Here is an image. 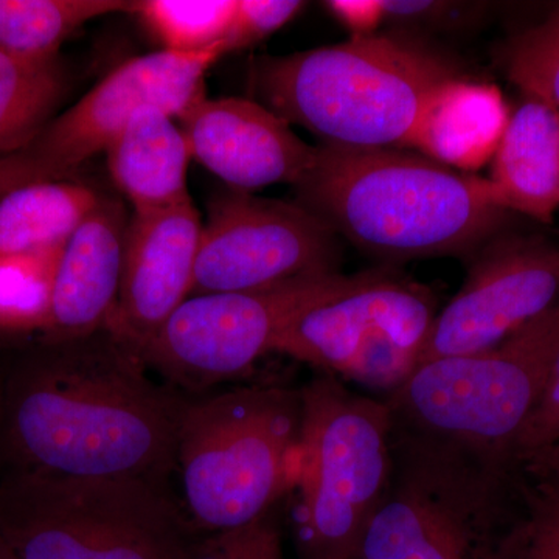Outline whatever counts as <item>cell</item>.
Wrapping results in <instances>:
<instances>
[{
  "instance_id": "cell-26",
  "label": "cell",
  "mask_w": 559,
  "mask_h": 559,
  "mask_svg": "<svg viewBox=\"0 0 559 559\" xmlns=\"http://www.w3.org/2000/svg\"><path fill=\"white\" fill-rule=\"evenodd\" d=\"M511 81L527 94L559 110V16L521 35L510 46Z\"/></svg>"
},
{
  "instance_id": "cell-15",
  "label": "cell",
  "mask_w": 559,
  "mask_h": 559,
  "mask_svg": "<svg viewBox=\"0 0 559 559\" xmlns=\"http://www.w3.org/2000/svg\"><path fill=\"white\" fill-rule=\"evenodd\" d=\"M176 120L191 157L229 189L296 186L314 159L316 146L290 130L288 121L246 98L202 95Z\"/></svg>"
},
{
  "instance_id": "cell-12",
  "label": "cell",
  "mask_w": 559,
  "mask_h": 559,
  "mask_svg": "<svg viewBox=\"0 0 559 559\" xmlns=\"http://www.w3.org/2000/svg\"><path fill=\"white\" fill-rule=\"evenodd\" d=\"M223 57V47H215L197 55L159 50L123 62L55 117L31 145L9 154L22 182L68 179L84 162L106 153L140 109H162L178 119L205 95V73Z\"/></svg>"
},
{
  "instance_id": "cell-31",
  "label": "cell",
  "mask_w": 559,
  "mask_h": 559,
  "mask_svg": "<svg viewBox=\"0 0 559 559\" xmlns=\"http://www.w3.org/2000/svg\"><path fill=\"white\" fill-rule=\"evenodd\" d=\"M384 21L395 24H423L443 20L444 14L452 10L447 2H403V0H382Z\"/></svg>"
},
{
  "instance_id": "cell-34",
  "label": "cell",
  "mask_w": 559,
  "mask_h": 559,
  "mask_svg": "<svg viewBox=\"0 0 559 559\" xmlns=\"http://www.w3.org/2000/svg\"><path fill=\"white\" fill-rule=\"evenodd\" d=\"M0 559H16L13 557V554L7 549V546L2 540H0Z\"/></svg>"
},
{
  "instance_id": "cell-27",
  "label": "cell",
  "mask_w": 559,
  "mask_h": 559,
  "mask_svg": "<svg viewBox=\"0 0 559 559\" xmlns=\"http://www.w3.org/2000/svg\"><path fill=\"white\" fill-rule=\"evenodd\" d=\"M183 559H285L272 513L245 527L201 535Z\"/></svg>"
},
{
  "instance_id": "cell-23",
  "label": "cell",
  "mask_w": 559,
  "mask_h": 559,
  "mask_svg": "<svg viewBox=\"0 0 559 559\" xmlns=\"http://www.w3.org/2000/svg\"><path fill=\"white\" fill-rule=\"evenodd\" d=\"M235 11L237 0H138L132 13L162 50L197 55L223 47Z\"/></svg>"
},
{
  "instance_id": "cell-16",
  "label": "cell",
  "mask_w": 559,
  "mask_h": 559,
  "mask_svg": "<svg viewBox=\"0 0 559 559\" xmlns=\"http://www.w3.org/2000/svg\"><path fill=\"white\" fill-rule=\"evenodd\" d=\"M128 224L123 205L102 197L66 242L44 340H73L105 329L119 297Z\"/></svg>"
},
{
  "instance_id": "cell-13",
  "label": "cell",
  "mask_w": 559,
  "mask_h": 559,
  "mask_svg": "<svg viewBox=\"0 0 559 559\" xmlns=\"http://www.w3.org/2000/svg\"><path fill=\"white\" fill-rule=\"evenodd\" d=\"M559 300V246L543 238H491L437 314L419 364L473 355L509 340Z\"/></svg>"
},
{
  "instance_id": "cell-28",
  "label": "cell",
  "mask_w": 559,
  "mask_h": 559,
  "mask_svg": "<svg viewBox=\"0 0 559 559\" xmlns=\"http://www.w3.org/2000/svg\"><path fill=\"white\" fill-rule=\"evenodd\" d=\"M299 0H237L234 21L224 38V55L259 44L288 24L304 7Z\"/></svg>"
},
{
  "instance_id": "cell-5",
  "label": "cell",
  "mask_w": 559,
  "mask_h": 559,
  "mask_svg": "<svg viewBox=\"0 0 559 559\" xmlns=\"http://www.w3.org/2000/svg\"><path fill=\"white\" fill-rule=\"evenodd\" d=\"M300 389L242 385L189 395L176 441L183 511L200 535L245 527L296 491Z\"/></svg>"
},
{
  "instance_id": "cell-33",
  "label": "cell",
  "mask_w": 559,
  "mask_h": 559,
  "mask_svg": "<svg viewBox=\"0 0 559 559\" xmlns=\"http://www.w3.org/2000/svg\"><path fill=\"white\" fill-rule=\"evenodd\" d=\"M14 189H17V183L14 180L13 173H11L5 157H0V198L5 197Z\"/></svg>"
},
{
  "instance_id": "cell-3",
  "label": "cell",
  "mask_w": 559,
  "mask_h": 559,
  "mask_svg": "<svg viewBox=\"0 0 559 559\" xmlns=\"http://www.w3.org/2000/svg\"><path fill=\"white\" fill-rule=\"evenodd\" d=\"M559 352V300L496 347L419 364L389 393L390 443L516 469Z\"/></svg>"
},
{
  "instance_id": "cell-22",
  "label": "cell",
  "mask_w": 559,
  "mask_h": 559,
  "mask_svg": "<svg viewBox=\"0 0 559 559\" xmlns=\"http://www.w3.org/2000/svg\"><path fill=\"white\" fill-rule=\"evenodd\" d=\"M128 0H0V50L33 60L60 57L86 22L134 10Z\"/></svg>"
},
{
  "instance_id": "cell-11",
  "label": "cell",
  "mask_w": 559,
  "mask_h": 559,
  "mask_svg": "<svg viewBox=\"0 0 559 559\" xmlns=\"http://www.w3.org/2000/svg\"><path fill=\"white\" fill-rule=\"evenodd\" d=\"M340 260L336 231L299 202L229 189L213 197L202 223L191 296L329 274L337 272Z\"/></svg>"
},
{
  "instance_id": "cell-18",
  "label": "cell",
  "mask_w": 559,
  "mask_h": 559,
  "mask_svg": "<svg viewBox=\"0 0 559 559\" xmlns=\"http://www.w3.org/2000/svg\"><path fill=\"white\" fill-rule=\"evenodd\" d=\"M175 117L143 108L106 150L114 183L134 212H154L190 200L187 175L191 157Z\"/></svg>"
},
{
  "instance_id": "cell-7",
  "label": "cell",
  "mask_w": 559,
  "mask_h": 559,
  "mask_svg": "<svg viewBox=\"0 0 559 559\" xmlns=\"http://www.w3.org/2000/svg\"><path fill=\"white\" fill-rule=\"evenodd\" d=\"M300 395L297 549L301 559H356L392 481L388 404L325 373L301 385Z\"/></svg>"
},
{
  "instance_id": "cell-10",
  "label": "cell",
  "mask_w": 559,
  "mask_h": 559,
  "mask_svg": "<svg viewBox=\"0 0 559 559\" xmlns=\"http://www.w3.org/2000/svg\"><path fill=\"white\" fill-rule=\"evenodd\" d=\"M437 314L426 286L369 271L355 288L290 320L274 352L392 393L417 369Z\"/></svg>"
},
{
  "instance_id": "cell-14",
  "label": "cell",
  "mask_w": 559,
  "mask_h": 559,
  "mask_svg": "<svg viewBox=\"0 0 559 559\" xmlns=\"http://www.w3.org/2000/svg\"><path fill=\"white\" fill-rule=\"evenodd\" d=\"M202 234L190 200L154 212H134L124 241L119 297L106 323L138 349L191 296Z\"/></svg>"
},
{
  "instance_id": "cell-24",
  "label": "cell",
  "mask_w": 559,
  "mask_h": 559,
  "mask_svg": "<svg viewBox=\"0 0 559 559\" xmlns=\"http://www.w3.org/2000/svg\"><path fill=\"white\" fill-rule=\"evenodd\" d=\"M61 250L0 257V334L46 333Z\"/></svg>"
},
{
  "instance_id": "cell-8",
  "label": "cell",
  "mask_w": 559,
  "mask_h": 559,
  "mask_svg": "<svg viewBox=\"0 0 559 559\" xmlns=\"http://www.w3.org/2000/svg\"><path fill=\"white\" fill-rule=\"evenodd\" d=\"M392 459L388 495L356 559H506L525 511L520 468L396 444Z\"/></svg>"
},
{
  "instance_id": "cell-2",
  "label": "cell",
  "mask_w": 559,
  "mask_h": 559,
  "mask_svg": "<svg viewBox=\"0 0 559 559\" xmlns=\"http://www.w3.org/2000/svg\"><path fill=\"white\" fill-rule=\"evenodd\" d=\"M294 189L337 237L384 261L474 253L509 213L489 179L392 148L322 143Z\"/></svg>"
},
{
  "instance_id": "cell-6",
  "label": "cell",
  "mask_w": 559,
  "mask_h": 559,
  "mask_svg": "<svg viewBox=\"0 0 559 559\" xmlns=\"http://www.w3.org/2000/svg\"><path fill=\"white\" fill-rule=\"evenodd\" d=\"M200 536L167 485L0 469V540L16 559H183Z\"/></svg>"
},
{
  "instance_id": "cell-19",
  "label": "cell",
  "mask_w": 559,
  "mask_h": 559,
  "mask_svg": "<svg viewBox=\"0 0 559 559\" xmlns=\"http://www.w3.org/2000/svg\"><path fill=\"white\" fill-rule=\"evenodd\" d=\"M509 121L498 87L459 76L433 92L411 148L444 167L479 170L495 157Z\"/></svg>"
},
{
  "instance_id": "cell-29",
  "label": "cell",
  "mask_w": 559,
  "mask_h": 559,
  "mask_svg": "<svg viewBox=\"0 0 559 559\" xmlns=\"http://www.w3.org/2000/svg\"><path fill=\"white\" fill-rule=\"evenodd\" d=\"M559 440V352L551 366L543 395L530 415L514 448L518 465L536 452L546 450Z\"/></svg>"
},
{
  "instance_id": "cell-9",
  "label": "cell",
  "mask_w": 559,
  "mask_h": 559,
  "mask_svg": "<svg viewBox=\"0 0 559 559\" xmlns=\"http://www.w3.org/2000/svg\"><path fill=\"white\" fill-rule=\"evenodd\" d=\"M367 272L311 274L240 293L190 296L138 349L151 371L187 395L240 377L301 311L358 286Z\"/></svg>"
},
{
  "instance_id": "cell-20",
  "label": "cell",
  "mask_w": 559,
  "mask_h": 559,
  "mask_svg": "<svg viewBox=\"0 0 559 559\" xmlns=\"http://www.w3.org/2000/svg\"><path fill=\"white\" fill-rule=\"evenodd\" d=\"M100 198L91 187L66 179L10 191L0 198V257L58 252Z\"/></svg>"
},
{
  "instance_id": "cell-1",
  "label": "cell",
  "mask_w": 559,
  "mask_h": 559,
  "mask_svg": "<svg viewBox=\"0 0 559 559\" xmlns=\"http://www.w3.org/2000/svg\"><path fill=\"white\" fill-rule=\"evenodd\" d=\"M103 329L44 340L0 370V469L170 487L189 395Z\"/></svg>"
},
{
  "instance_id": "cell-4",
  "label": "cell",
  "mask_w": 559,
  "mask_h": 559,
  "mask_svg": "<svg viewBox=\"0 0 559 559\" xmlns=\"http://www.w3.org/2000/svg\"><path fill=\"white\" fill-rule=\"evenodd\" d=\"M459 79L447 58L399 36L371 35L261 62L266 108L323 145L411 148L423 110Z\"/></svg>"
},
{
  "instance_id": "cell-30",
  "label": "cell",
  "mask_w": 559,
  "mask_h": 559,
  "mask_svg": "<svg viewBox=\"0 0 559 559\" xmlns=\"http://www.w3.org/2000/svg\"><path fill=\"white\" fill-rule=\"evenodd\" d=\"M325 7L352 32V38L374 35L384 21L382 0H331Z\"/></svg>"
},
{
  "instance_id": "cell-32",
  "label": "cell",
  "mask_w": 559,
  "mask_h": 559,
  "mask_svg": "<svg viewBox=\"0 0 559 559\" xmlns=\"http://www.w3.org/2000/svg\"><path fill=\"white\" fill-rule=\"evenodd\" d=\"M520 469L527 476L559 480V440L546 450L530 455L520 463Z\"/></svg>"
},
{
  "instance_id": "cell-17",
  "label": "cell",
  "mask_w": 559,
  "mask_h": 559,
  "mask_svg": "<svg viewBox=\"0 0 559 559\" xmlns=\"http://www.w3.org/2000/svg\"><path fill=\"white\" fill-rule=\"evenodd\" d=\"M492 190L499 204L550 223L559 207V110L527 97L510 116L492 157Z\"/></svg>"
},
{
  "instance_id": "cell-21",
  "label": "cell",
  "mask_w": 559,
  "mask_h": 559,
  "mask_svg": "<svg viewBox=\"0 0 559 559\" xmlns=\"http://www.w3.org/2000/svg\"><path fill=\"white\" fill-rule=\"evenodd\" d=\"M69 91L61 58L33 60L0 50V157L31 145Z\"/></svg>"
},
{
  "instance_id": "cell-25",
  "label": "cell",
  "mask_w": 559,
  "mask_h": 559,
  "mask_svg": "<svg viewBox=\"0 0 559 559\" xmlns=\"http://www.w3.org/2000/svg\"><path fill=\"white\" fill-rule=\"evenodd\" d=\"M521 474L525 511L506 559H559V480Z\"/></svg>"
}]
</instances>
